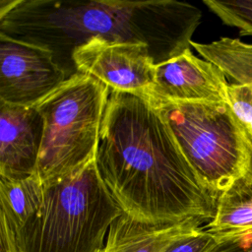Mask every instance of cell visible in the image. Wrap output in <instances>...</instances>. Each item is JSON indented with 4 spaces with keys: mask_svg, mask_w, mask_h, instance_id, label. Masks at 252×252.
<instances>
[{
    "mask_svg": "<svg viewBox=\"0 0 252 252\" xmlns=\"http://www.w3.org/2000/svg\"><path fill=\"white\" fill-rule=\"evenodd\" d=\"M95 162L115 202L136 220L209 223L216 215L219 196L203 185L143 95L110 90Z\"/></svg>",
    "mask_w": 252,
    "mask_h": 252,
    "instance_id": "obj_1",
    "label": "cell"
},
{
    "mask_svg": "<svg viewBox=\"0 0 252 252\" xmlns=\"http://www.w3.org/2000/svg\"><path fill=\"white\" fill-rule=\"evenodd\" d=\"M201 11L188 3L158 1L17 0L0 17V33L49 50L70 78L72 55L94 38L144 43L156 64L190 48Z\"/></svg>",
    "mask_w": 252,
    "mask_h": 252,
    "instance_id": "obj_2",
    "label": "cell"
},
{
    "mask_svg": "<svg viewBox=\"0 0 252 252\" xmlns=\"http://www.w3.org/2000/svg\"><path fill=\"white\" fill-rule=\"evenodd\" d=\"M43 187L40 210L16 232L19 252H98L123 211L95 159L78 174Z\"/></svg>",
    "mask_w": 252,
    "mask_h": 252,
    "instance_id": "obj_3",
    "label": "cell"
},
{
    "mask_svg": "<svg viewBox=\"0 0 252 252\" xmlns=\"http://www.w3.org/2000/svg\"><path fill=\"white\" fill-rule=\"evenodd\" d=\"M158 111L182 155L220 197L249 169L251 140L227 102H179L142 94Z\"/></svg>",
    "mask_w": 252,
    "mask_h": 252,
    "instance_id": "obj_4",
    "label": "cell"
},
{
    "mask_svg": "<svg viewBox=\"0 0 252 252\" xmlns=\"http://www.w3.org/2000/svg\"><path fill=\"white\" fill-rule=\"evenodd\" d=\"M109 93L77 73L35 105L44 124L36 171L43 184L76 175L95 159Z\"/></svg>",
    "mask_w": 252,
    "mask_h": 252,
    "instance_id": "obj_5",
    "label": "cell"
},
{
    "mask_svg": "<svg viewBox=\"0 0 252 252\" xmlns=\"http://www.w3.org/2000/svg\"><path fill=\"white\" fill-rule=\"evenodd\" d=\"M67 79L49 50L0 33V101L34 106Z\"/></svg>",
    "mask_w": 252,
    "mask_h": 252,
    "instance_id": "obj_6",
    "label": "cell"
},
{
    "mask_svg": "<svg viewBox=\"0 0 252 252\" xmlns=\"http://www.w3.org/2000/svg\"><path fill=\"white\" fill-rule=\"evenodd\" d=\"M78 73L89 75L112 91L143 94L154 83L155 60L144 43L94 38L72 55Z\"/></svg>",
    "mask_w": 252,
    "mask_h": 252,
    "instance_id": "obj_7",
    "label": "cell"
},
{
    "mask_svg": "<svg viewBox=\"0 0 252 252\" xmlns=\"http://www.w3.org/2000/svg\"><path fill=\"white\" fill-rule=\"evenodd\" d=\"M228 85L220 68L188 48L155 65L154 83L143 94L179 102H227Z\"/></svg>",
    "mask_w": 252,
    "mask_h": 252,
    "instance_id": "obj_8",
    "label": "cell"
},
{
    "mask_svg": "<svg viewBox=\"0 0 252 252\" xmlns=\"http://www.w3.org/2000/svg\"><path fill=\"white\" fill-rule=\"evenodd\" d=\"M43 128L35 105L0 101V177L15 180L36 173Z\"/></svg>",
    "mask_w": 252,
    "mask_h": 252,
    "instance_id": "obj_9",
    "label": "cell"
},
{
    "mask_svg": "<svg viewBox=\"0 0 252 252\" xmlns=\"http://www.w3.org/2000/svg\"><path fill=\"white\" fill-rule=\"evenodd\" d=\"M202 224L197 220L154 224L123 213L111 224L98 252H162L175 237Z\"/></svg>",
    "mask_w": 252,
    "mask_h": 252,
    "instance_id": "obj_10",
    "label": "cell"
},
{
    "mask_svg": "<svg viewBox=\"0 0 252 252\" xmlns=\"http://www.w3.org/2000/svg\"><path fill=\"white\" fill-rule=\"evenodd\" d=\"M205 228L214 234L252 228V169L220 195L216 215Z\"/></svg>",
    "mask_w": 252,
    "mask_h": 252,
    "instance_id": "obj_11",
    "label": "cell"
},
{
    "mask_svg": "<svg viewBox=\"0 0 252 252\" xmlns=\"http://www.w3.org/2000/svg\"><path fill=\"white\" fill-rule=\"evenodd\" d=\"M43 201L44 187L36 173L15 180L0 177V219L16 232L40 210Z\"/></svg>",
    "mask_w": 252,
    "mask_h": 252,
    "instance_id": "obj_12",
    "label": "cell"
},
{
    "mask_svg": "<svg viewBox=\"0 0 252 252\" xmlns=\"http://www.w3.org/2000/svg\"><path fill=\"white\" fill-rule=\"evenodd\" d=\"M191 47L235 83L252 86V44L221 37L210 43L191 41Z\"/></svg>",
    "mask_w": 252,
    "mask_h": 252,
    "instance_id": "obj_13",
    "label": "cell"
},
{
    "mask_svg": "<svg viewBox=\"0 0 252 252\" xmlns=\"http://www.w3.org/2000/svg\"><path fill=\"white\" fill-rule=\"evenodd\" d=\"M223 24L240 30L243 35H252V0H204Z\"/></svg>",
    "mask_w": 252,
    "mask_h": 252,
    "instance_id": "obj_14",
    "label": "cell"
},
{
    "mask_svg": "<svg viewBox=\"0 0 252 252\" xmlns=\"http://www.w3.org/2000/svg\"><path fill=\"white\" fill-rule=\"evenodd\" d=\"M227 103L246 130L252 143V86L238 83L229 84ZM250 167H252V160Z\"/></svg>",
    "mask_w": 252,
    "mask_h": 252,
    "instance_id": "obj_15",
    "label": "cell"
},
{
    "mask_svg": "<svg viewBox=\"0 0 252 252\" xmlns=\"http://www.w3.org/2000/svg\"><path fill=\"white\" fill-rule=\"evenodd\" d=\"M216 241V235L198 226L175 237L162 252H206Z\"/></svg>",
    "mask_w": 252,
    "mask_h": 252,
    "instance_id": "obj_16",
    "label": "cell"
},
{
    "mask_svg": "<svg viewBox=\"0 0 252 252\" xmlns=\"http://www.w3.org/2000/svg\"><path fill=\"white\" fill-rule=\"evenodd\" d=\"M215 235L216 241L206 252H252V228Z\"/></svg>",
    "mask_w": 252,
    "mask_h": 252,
    "instance_id": "obj_17",
    "label": "cell"
},
{
    "mask_svg": "<svg viewBox=\"0 0 252 252\" xmlns=\"http://www.w3.org/2000/svg\"><path fill=\"white\" fill-rule=\"evenodd\" d=\"M0 252H19L16 230L0 219Z\"/></svg>",
    "mask_w": 252,
    "mask_h": 252,
    "instance_id": "obj_18",
    "label": "cell"
}]
</instances>
